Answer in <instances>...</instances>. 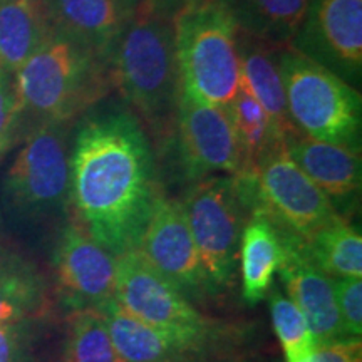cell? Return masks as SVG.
Segmentation results:
<instances>
[{
    "label": "cell",
    "instance_id": "cell-1",
    "mask_svg": "<svg viewBox=\"0 0 362 362\" xmlns=\"http://www.w3.org/2000/svg\"><path fill=\"white\" fill-rule=\"evenodd\" d=\"M69 166L76 220L116 259L136 250L163 193L139 117L123 106L84 117L72 139Z\"/></svg>",
    "mask_w": 362,
    "mask_h": 362
},
{
    "label": "cell",
    "instance_id": "cell-2",
    "mask_svg": "<svg viewBox=\"0 0 362 362\" xmlns=\"http://www.w3.org/2000/svg\"><path fill=\"white\" fill-rule=\"evenodd\" d=\"M185 0H134L111 52L112 86L153 129L175 121L176 16Z\"/></svg>",
    "mask_w": 362,
    "mask_h": 362
},
{
    "label": "cell",
    "instance_id": "cell-3",
    "mask_svg": "<svg viewBox=\"0 0 362 362\" xmlns=\"http://www.w3.org/2000/svg\"><path fill=\"white\" fill-rule=\"evenodd\" d=\"M21 131L72 123L115 89L110 57L52 30L16 71Z\"/></svg>",
    "mask_w": 362,
    "mask_h": 362
},
{
    "label": "cell",
    "instance_id": "cell-4",
    "mask_svg": "<svg viewBox=\"0 0 362 362\" xmlns=\"http://www.w3.org/2000/svg\"><path fill=\"white\" fill-rule=\"evenodd\" d=\"M180 90L226 106L240 89L238 29L218 0H185L176 16Z\"/></svg>",
    "mask_w": 362,
    "mask_h": 362
},
{
    "label": "cell",
    "instance_id": "cell-5",
    "mask_svg": "<svg viewBox=\"0 0 362 362\" xmlns=\"http://www.w3.org/2000/svg\"><path fill=\"white\" fill-rule=\"evenodd\" d=\"M288 119L297 133L361 149L362 98L332 72L287 47L279 49Z\"/></svg>",
    "mask_w": 362,
    "mask_h": 362
},
{
    "label": "cell",
    "instance_id": "cell-6",
    "mask_svg": "<svg viewBox=\"0 0 362 362\" xmlns=\"http://www.w3.org/2000/svg\"><path fill=\"white\" fill-rule=\"evenodd\" d=\"M181 205L214 291L232 285L243 228L252 215L237 176L214 175L198 180Z\"/></svg>",
    "mask_w": 362,
    "mask_h": 362
},
{
    "label": "cell",
    "instance_id": "cell-7",
    "mask_svg": "<svg viewBox=\"0 0 362 362\" xmlns=\"http://www.w3.org/2000/svg\"><path fill=\"white\" fill-rule=\"evenodd\" d=\"M235 176L252 214L259 211L304 242L339 215L322 189L298 168L285 144L272 149L253 170Z\"/></svg>",
    "mask_w": 362,
    "mask_h": 362
},
{
    "label": "cell",
    "instance_id": "cell-8",
    "mask_svg": "<svg viewBox=\"0 0 362 362\" xmlns=\"http://www.w3.org/2000/svg\"><path fill=\"white\" fill-rule=\"evenodd\" d=\"M72 123L35 126L8 166L4 192L25 218H45L71 205L69 131Z\"/></svg>",
    "mask_w": 362,
    "mask_h": 362
},
{
    "label": "cell",
    "instance_id": "cell-9",
    "mask_svg": "<svg viewBox=\"0 0 362 362\" xmlns=\"http://www.w3.org/2000/svg\"><path fill=\"white\" fill-rule=\"evenodd\" d=\"M115 298L187 351L198 349L210 336V320L136 250L116 259Z\"/></svg>",
    "mask_w": 362,
    "mask_h": 362
},
{
    "label": "cell",
    "instance_id": "cell-10",
    "mask_svg": "<svg viewBox=\"0 0 362 362\" xmlns=\"http://www.w3.org/2000/svg\"><path fill=\"white\" fill-rule=\"evenodd\" d=\"M288 47L361 89L362 0H307Z\"/></svg>",
    "mask_w": 362,
    "mask_h": 362
},
{
    "label": "cell",
    "instance_id": "cell-11",
    "mask_svg": "<svg viewBox=\"0 0 362 362\" xmlns=\"http://www.w3.org/2000/svg\"><path fill=\"white\" fill-rule=\"evenodd\" d=\"M175 124L181 165L189 180L242 171V151L226 106L197 101L180 90Z\"/></svg>",
    "mask_w": 362,
    "mask_h": 362
},
{
    "label": "cell",
    "instance_id": "cell-12",
    "mask_svg": "<svg viewBox=\"0 0 362 362\" xmlns=\"http://www.w3.org/2000/svg\"><path fill=\"white\" fill-rule=\"evenodd\" d=\"M136 252L187 298L214 291L194 247L181 202L160 194Z\"/></svg>",
    "mask_w": 362,
    "mask_h": 362
},
{
    "label": "cell",
    "instance_id": "cell-13",
    "mask_svg": "<svg viewBox=\"0 0 362 362\" xmlns=\"http://www.w3.org/2000/svg\"><path fill=\"white\" fill-rule=\"evenodd\" d=\"M57 280L72 309H101L115 298L116 257L86 232L78 220L71 221L56 248Z\"/></svg>",
    "mask_w": 362,
    "mask_h": 362
},
{
    "label": "cell",
    "instance_id": "cell-14",
    "mask_svg": "<svg viewBox=\"0 0 362 362\" xmlns=\"http://www.w3.org/2000/svg\"><path fill=\"white\" fill-rule=\"evenodd\" d=\"M277 272L288 298L304 314L317 344L344 339L332 277L312 260L304 240L285 230H282V257Z\"/></svg>",
    "mask_w": 362,
    "mask_h": 362
},
{
    "label": "cell",
    "instance_id": "cell-15",
    "mask_svg": "<svg viewBox=\"0 0 362 362\" xmlns=\"http://www.w3.org/2000/svg\"><path fill=\"white\" fill-rule=\"evenodd\" d=\"M285 149L298 168L322 189L339 215L352 210L362 183L361 149L320 141L300 133L285 141Z\"/></svg>",
    "mask_w": 362,
    "mask_h": 362
},
{
    "label": "cell",
    "instance_id": "cell-16",
    "mask_svg": "<svg viewBox=\"0 0 362 362\" xmlns=\"http://www.w3.org/2000/svg\"><path fill=\"white\" fill-rule=\"evenodd\" d=\"M52 30L110 57L134 0H42Z\"/></svg>",
    "mask_w": 362,
    "mask_h": 362
},
{
    "label": "cell",
    "instance_id": "cell-17",
    "mask_svg": "<svg viewBox=\"0 0 362 362\" xmlns=\"http://www.w3.org/2000/svg\"><path fill=\"white\" fill-rule=\"evenodd\" d=\"M279 49L238 33L240 88L255 99L287 141L297 131L287 112L284 83L279 71Z\"/></svg>",
    "mask_w": 362,
    "mask_h": 362
},
{
    "label": "cell",
    "instance_id": "cell-18",
    "mask_svg": "<svg viewBox=\"0 0 362 362\" xmlns=\"http://www.w3.org/2000/svg\"><path fill=\"white\" fill-rule=\"evenodd\" d=\"M282 257V230L265 215L253 211L240 242V272L243 298L250 304L262 300L274 282Z\"/></svg>",
    "mask_w": 362,
    "mask_h": 362
},
{
    "label": "cell",
    "instance_id": "cell-19",
    "mask_svg": "<svg viewBox=\"0 0 362 362\" xmlns=\"http://www.w3.org/2000/svg\"><path fill=\"white\" fill-rule=\"evenodd\" d=\"M52 33L42 0L0 2V69L16 72Z\"/></svg>",
    "mask_w": 362,
    "mask_h": 362
},
{
    "label": "cell",
    "instance_id": "cell-20",
    "mask_svg": "<svg viewBox=\"0 0 362 362\" xmlns=\"http://www.w3.org/2000/svg\"><path fill=\"white\" fill-rule=\"evenodd\" d=\"M238 33L287 47L304 19L307 0H218Z\"/></svg>",
    "mask_w": 362,
    "mask_h": 362
},
{
    "label": "cell",
    "instance_id": "cell-21",
    "mask_svg": "<svg viewBox=\"0 0 362 362\" xmlns=\"http://www.w3.org/2000/svg\"><path fill=\"white\" fill-rule=\"evenodd\" d=\"M111 342L123 362H170L188 352L170 336L144 324L117 304L116 298L101 309Z\"/></svg>",
    "mask_w": 362,
    "mask_h": 362
},
{
    "label": "cell",
    "instance_id": "cell-22",
    "mask_svg": "<svg viewBox=\"0 0 362 362\" xmlns=\"http://www.w3.org/2000/svg\"><path fill=\"white\" fill-rule=\"evenodd\" d=\"M312 260L332 279L362 277V237L347 216L337 215L305 242Z\"/></svg>",
    "mask_w": 362,
    "mask_h": 362
},
{
    "label": "cell",
    "instance_id": "cell-23",
    "mask_svg": "<svg viewBox=\"0 0 362 362\" xmlns=\"http://www.w3.org/2000/svg\"><path fill=\"white\" fill-rule=\"evenodd\" d=\"M226 110H228L230 119L237 133L240 151H242L240 173L253 170L257 163L269 155L272 149L285 144L282 134L272 123L264 107L242 88L237 90L232 101L226 104Z\"/></svg>",
    "mask_w": 362,
    "mask_h": 362
},
{
    "label": "cell",
    "instance_id": "cell-24",
    "mask_svg": "<svg viewBox=\"0 0 362 362\" xmlns=\"http://www.w3.org/2000/svg\"><path fill=\"white\" fill-rule=\"evenodd\" d=\"M67 336V362H123L99 309L89 307L72 312Z\"/></svg>",
    "mask_w": 362,
    "mask_h": 362
},
{
    "label": "cell",
    "instance_id": "cell-25",
    "mask_svg": "<svg viewBox=\"0 0 362 362\" xmlns=\"http://www.w3.org/2000/svg\"><path fill=\"white\" fill-rule=\"evenodd\" d=\"M270 315L287 362H310L317 341L304 314L279 291L270 296Z\"/></svg>",
    "mask_w": 362,
    "mask_h": 362
},
{
    "label": "cell",
    "instance_id": "cell-26",
    "mask_svg": "<svg viewBox=\"0 0 362 362\" xmlns=\"http://www.w3.org/2000/svg\"><path fill=\"white\" fill-rule=\"evenodd\" d=\"M37 298L33 275L25 269L0 264V324L21 319Z\"/></svg>",
    "mask_w": 362,
    "mask_h": 362
},
{
    "label": "cell",
    "instance_id": "cell-27",
    "mask_svg": "<svg viewBox=\"0 0 362 362\" xmlns=\"http://www.w3.org/2000/svg\"><path fill=\"white\" fill-rule=\"evenodd\" d=\"M332 282L344 339H359L362 334V279H332Z\"/></svg>",
    "mask_w": 362,
    "mask_h": 362
},
{
    "label": "cell",
    "instance_id": "cell-28",
    "mask_svg": "<svg viewBox=\"0 0 362 362\" xmlns=\"http://www.w3.org/2000/svg\"><path fill=\"white\" fill-rule=\"evenodd\" d=\"M21 133V110L16 72L0 69V160Z\"/></svg>",
    "mask_w": 362,
    "mask_h": 362
},
{
    "label": "cell",
    "instance_id": "cell-29",
    "mask_svg": "<svg viewBox=\"0 0 362 362\" xmlns=\"http://www.w3.org/2000/svg\"><path fill=\"white\" fill-rule=\"evenodd\" d=\"M310 362H362L361 339H341L317 344Z\"/></svg>",
    "mask_w": 362,
    "mask_h": 362
},
{
    "label": "cell",
    "instance_id": "cell-30",
    "mask_svg": "<svg viewBox=\"0 0 362 362\" xmlns=\"http://www.w3.org/2000/svg\"><path fill=\"white\" fill-rule=\"evenodd\" d=\"M17 361V332L11 325L0 324V362Z\"/></svg>",
    "mask_w": 362,
    "mask_h": 362
},
{
    "label": "cell",
    "instance_id": "cell-31",
    "mask_svg": "<svg viewBox=\"0 0 362 362\" xmlns=\"http://www.w3.org/2000/svg\"><path fill=\"white\" fill-rule=\"evenodd\" d=\"M0 2H2V0H0Z\"/></svg>",
    "mask_w": 362,
    "mask_h": 362
}]
</instances>
